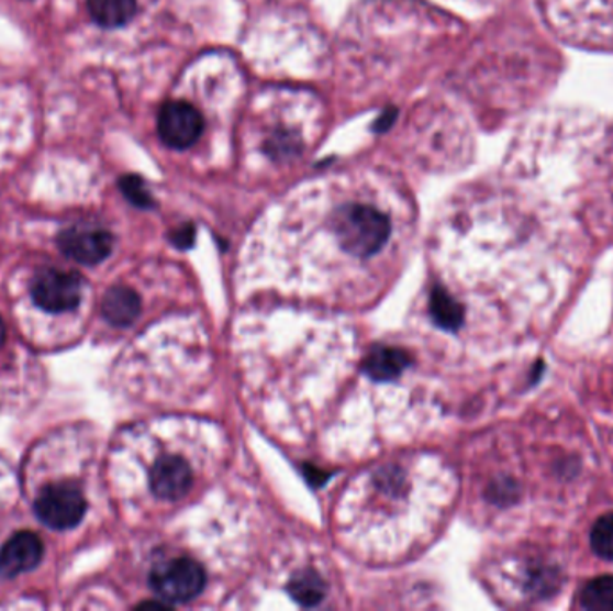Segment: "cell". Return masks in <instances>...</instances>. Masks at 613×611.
<instances>
[{
	"label": "cell",
	"instance_id": "obj_14",
	"mask_svg": "<svg viewBox=\"0 0 613 611\" xmlns=\"http://www.w3.org/2000/svg\"><path fill=\"white\" fill-rule=\"evenodd\" d=\"M579 602L584 610L613 611V576H601L583 588Z\"/></svg>",
	"mask_w": 613,
	"mask_h": 611
},
{
	"label": "cell",
	"instance_id": "obj_12",
	"mask_svg": "<svg viewBox=\"0 0 613 611\" xmlns=\"http://www.w3.org/2000/svg\"><path fill=\"white\" fill-rule=\"evenodd\" d=\"M88 13L104 30L130 24L138 11V0H87Z\"/></svg>",
	"mask_w": 613,
	"mask_h": 611
},
{
	"label": "cell",
	"instance_id": "obj_10",
	"mask_svg": "<svg viewBox=\"0 0 613 611\" xmlns=\"http://www.w3.org/2000/svg\"><path fill=\"white\" fill-rule=\"evenodd\" d=\"M44 558V544L33 531H19L0 548V576L16 578L38 567Z\"/></svg>",
	"mask_w": 613,
	"mask_h": 611
},
{
	"label": "cell",
	"instance_id": "obj_1",
	"mask_svg": "<svg viewBox=\"0 0 613 611\" xmlns=\"http://www.w3.org/2000/svg\"><path fill=\"white\" fill-rule=\"evenodd\" d=\"M411 207L374 173H341L294 190L249 238L248 286L365 300L390 277L411 235Z\"/></svg>",
	"mask_w": 613,
	"mask_h": 611
},
{
	"label": "cell",
	"instance_id": "obj_11",
	"mask_svg": "<svg viewBox=\"0 0 613 611\" xmlns=\"http://www.w3.org/2000/svg\"><path fill=\"white\" fill-rule=\"evenodd\" d=\"M101 312L110 325H132L141 314V298L130 287H112L102 297Z\"/></svg>",
	"mask_w": 613,
	"mask_h": 611
},
{
	"label": "cell",
	"instance_id": "obj_7",
	"mask_svg": "<svg viewBox=\"0 0 613 611\" xmlns=\"http://www.w3.org/2000/svg\"><path fill=\"white\" fill-rule=\"evenodd\" d=\"M83 278L78 273L44 269L31 284V297L34 303L47 312L62 314L74 311L81 303Z\"/></svg>",
	"mask_w": 613,
	"mask_h": 611
},
{
	"label": "cell",
	"instance_id": "obj_4",
	"mask_svg": "<svg viewBox=\"0 0 613 611\" xmlns=\"http://www.w3.org/2000/svg\"><path fill=\"white\" fill-rule=\"evenodd\" d=\"M209 119L192 99H170L158 112V136L167 147L189 151L200 144L207 132Z\"/></svg>",
	"mask_w": 613,
	"mask_h": 611
},
{
	"label": "cell",
	"instance_id": "obj_3",
	"mask_svg": "<svg viewBox=\"0 0 613 611\" xmlns=\"http://www.w3.org/2000/svg\"><path fill=\"white\" fill-rule=\"evenodd\" d=\"M200 452V443L186 440L183 445L169 446L158 454L147 471L152 496L161 502H178L189 497L207 470V454Z\"/></svg>",
	"mask_w": 613,
	"mask_h": 611
},
{
	"label": "cell",
	"instance_id": "obj_9",
	"mask_svg": "<svg viewBox=\"0 0 613 611\" xmlns=\"http://www.w3.org/2000/svg\"><path fill=\"white\" fill-rule=\"evenodd\" d=\"M58 246L68 258L85 266H98L110 257L113 248L112 233L107 230L76 224L58 235Z\"/></svg>",
	"mask_w": 613,
	"mask_h": 611
},
{
	"label": "cell",
	"instance_id": "obj_8",
	"mask_svg": "<svg viewBox=\"0 0 613 611\" xmlns=\"http://www.w3.org/2000/svg\"><path fill=\"white\" fill-rule=\"evenodd\" d=\"M260 135L258 149L272 162L297 158L311 141V135L305 132V121H292V116H275L260 127Z\"/></svg>",
	"mask_w": 613,
	"mask_h": 611
},
{
	"label": "cell",
	"instance_id": "obj_15",
	"mask_svg": "<svg viewBox=\"0 0 613 611\" xmlns=\"http://www.w3.org/2000/svg\"><path fill=\"white\" fill-rule=\"evenodd\" d=\"M590 544L601 558L613 562V513L604 514L590 533Z\"/></svg>",
	"mask_w": 613,
	"mask_h": 611
},
{
	"label": "cell",
	"instance_id": "obj_16",
	"mask_svg": "<svg viewBox=\"0 0 613 611\" xmlns=\"http://www.w3.org/2000/svg\"><path fill=\"white\" fill-rule=\"evenodd\" d=\"M121 189L122 192L126 195V198L130 199L133 204H136V207H149V204H152V199H149L146 190L142 187L141 180L135 178V176L122 178Z\"/></svg>",
	"mask_w": 613,
	"mask_h": 611
},
{
	"label": "cell",
	"instance_id": "obj_5",
	"mask_svg": "<svg viewBox=\"0 0 613 611\" xmlns=\"http://www.w3.org/2000/svg\"><path fill=\"white\" fill-rule=\"evenodd\" d=\"M149 585L161 602L170 607L200 596L207 585V574L194 559L170 558L153 567Z\"/></svg>",
	"mask_w": 613,
	"mask_h": 611
},
{
	"label": "cell",
	"instance_id": "obj_17",
	"mask_svg": "<svg viewBox=\"0 0 613 611\" xmlns=\"http://www.w3.org/2000/svg\"><path fill=\"white\" fill-rule=\"evenodd\" d=\"M4 341H5V325H4V321H2V318H0V348H2V345H4Z\"/></svg>",
	"mask_w": 613,
	"mask_h": 611
},
{
	"label": "cell",
	"instance_id": "obj_2",
	"mask_svg": "<svg viewBox=\"0 0 613 611\" xmlns=\"http://www.w3.org/2000/svg\"><path fill=\"white\" fill-rule=\"evenodd\" d=\"M450 496L443 468L413 457L366 471L354 480L341 511L346 538L377 558H393L433 531Z\"/></svg>",
	"mask_w": 613,
	"mask_h": 611
},
{
	"label": "cell",
	"instance_id": "obj_6",
	"mask_svg": "<svg viewBox=\"0 0 613 611\" xmlns=\"http://www.w3.org/2000/svg\"><path fill=\"white\" fill-rule=\"evenodd\" d=\"M34 513L47 527L67 531L83 520L87 500L74 482H53L42 488L34 500Z\"/></svg>",
	"mask_w": 613,
	"mask_h": 611
},
{
	"label": "cell",
	"instance_id": "obj_13",
	"mask_svg": "<svg viewBox=\"0 0 613 611\" xmlns=\"http://www.w3.org/2000/svg\"><path fill=\"white\" fill-rule=\"evenodd\" d=\"M289 593L302 607H317L326 597L325 579L316 570H303L292 576Z\"/></svg>",
	"mask_w": 613,
	"mask_h": 611
}]
</instances>
